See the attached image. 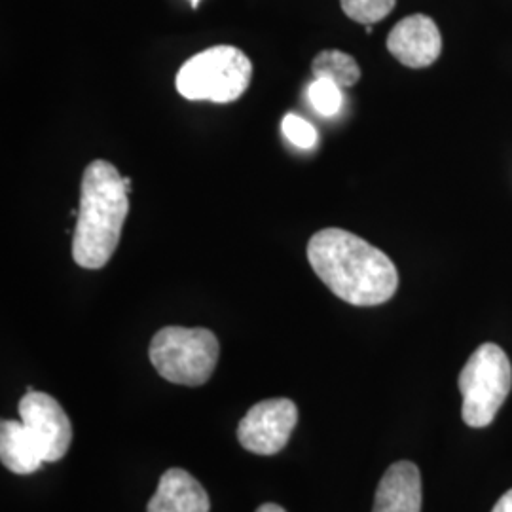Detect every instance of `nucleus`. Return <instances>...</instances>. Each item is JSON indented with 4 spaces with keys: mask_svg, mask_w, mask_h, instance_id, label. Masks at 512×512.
<instances>
[{
    "mask_svg": "<svg viewBox=\"0 0 512 512\" xmlns=\"http://www.w3.org/2000/svg\"><path fill=\"white\" fill-rule=\"evenodd\" d=\"M281 129L285 133V137L300 148H311L317 143V131L311 126L310 122H306L304 118L296 116V114H287L281 122Z\"/></svg>",
    "mask_w": 512,
    "mask_h": 512,
    "instance_id": "2eb2a0df",
    "label": "nucleus"
},
{
    "mask_svg": "<svg viewBox=\"0 0 512 512\" xmlns=\"http://www.w3.org/2000/svg\"><path fill=\"white\" fill-rule=\"evenodd\" d=\"M296 421L298 408L291 399L260 401L239 421V444L258 456H274L287 446Z\"/></svg>",
    "mask_w": 512,
    "mask_h": 512,
    "instance_id": "423d86ee",
    "label": "nucleus"
},
{
    "mask_svg": "<svg viewBox=\"0 0 512 512\" xmlns=\"http://www.w3.org/2000/svg\"><path fill=\"white\" fill-rule=\"evenodd\" d=\"M220 344L209 329L164 327L150 342L148 357L158 374L171 384H207L219 363Z\"/></svg>",
    "mask_w": 512,
    "mask_h": 512,
    "instance_id": "20e7f679",
    "label": "nucleus"
},
{
    "mask_svg": "<svg viewBox=\"0 0 512 512\" xmlns=\"http://www.w3.org/2000/svg\"><path fill=\"white\" fill-rule=\"evenodd\" d=\"M19 418L37 440L44 461L54 463L65 458L73 442V425L52 395L27 387L19 401Z\"/></svg>",
    "mask_w": 512,
    "mask_h": 512,
    "instance_id": "0eeeda50",
    "label": "nucleus"
},
{
    "mask_svg": "<svg viewBox=\"0 0 512 512\" xmlns=\"http://www.w3.org/2000/svg\"><path fill=\"white\" fill-rule=\"evenodd\" d=\"M387 50L410 69H425L439 59L442 50L437 23L423 14L401 19L387 37Z\"/></svg>",
    "mask_w": 512,
    "mask_h": 512,
    "instance_id": "6e6552de",
    "label": "nucleus"
},
{
    "mask_svg": "<svg viewBox=\"0 0 512 512\" xmlns=\"http://www.w3.org/2000/svg\"><path fill=\"white\" fill-rule=\"evenodd\" d=\"M308 260L330 293L353 306H380L397 293L399 274L393 260L346 230L325 228L313 234Z\"/></svg>",
    "mask_w": 512,
    "mask_h": 512,
    "instance_id": "f257e3e1",
    "label": "nucleus"
},
{
    "mask_svg": "<svg viewBox=\"0 0 512 512\" xmlns=\"http://www.w3.org/2000/svg\"><path fill=\"white\" fill-rule=\"evenodd\" d=\"M340 2L348 18L363 25H372L387 18L393 12L397 0H340Z\"/></svg>",
    "mask_w": 512,
    "mask_h": 512,
    "instance_id": "4468645a",
    "label": "nucleus"
},
{
    "mask_svg": "<svg viewBox=\"0 0 512 512\" xmlns=\"http://www.w3.org/2000/svg\"><path fill=\"white\" fill-rule=\"evenodd\" d=\"M365 31L370 35V33H372V25H365Z\"/></svg>",
    "mask_w": 512,
    "mask_h": 512,
    "instance_id": "a211bd4d",
    "label": "nucleus"
},
{
    "mask_svg": "<svg viewBox=\"0 0 512 512\" xmlns=\"http://www.w3.org/2000/svg\"><path fill=\"white\" fill-rule=\"evenodd\" d=\"M256 512H287L283 507H279V505H275V503H264V505H260Z\"/></svg>",
    "mask_w": 512,
    "mask_h": 512,
    "instance_id": "f3484780",
    "label": "nucleus"
},
{
    "mask_svg": "<svg viewBox=\"0 0 512 512\" xmlns=\"http://www.w3.org/2000/svg\"><path fill=\"white\" fill-rule=\"evenodd\" d=\"M0 459L2 465L16 475H33L46 463L29 429L23 421L14 420L0 423Z\"/></svg>",
    "mask_w": 512,
    "mask_h": 512,
    "instance_id": "9b49d317",
    "label": "nucleus"
},
{
    "mask_svg": "<svg viewBox=\"0 0 512 512\" xmlns=\"http://www.w3.org/2000/svg\"><path fill=\"white\" fill-rule=\"evenodd\" d=\"M308 95H310L311 107L321 116H334L344 105L342 88L329 78H313Z\"/></svg>",
    "mask_w": 512,
    "mask_h": 512,
    "instance_id": "ddd939ff",
    "label": "nucleus"
},
{
    "mask_svg": "<svg viewBox=\"0 0 512 512\" xmlns=\"http://www.w3.org/2000/svg\"><path fill=\"white\" fill-rule=\"evenodd\" d=\"M492 512H512V490L503 495L497 503H495Z\"/></svg>",
    "mask_w": 512,
    "mask_h": 512,
    "instance_id": "dca6fc26",
    "label": "nucleus"
},
{
    "mask_svg": "<svg viewBox=\"0 0 512 512\" xmlns=\"http://www.w3.org/2000/svg\"><path fill=\"white\" fill-rule=\"evenodd\" d=\"M209 495L188 471L167 469L148 501L147 512H209Z\"/></svg>",
    "mask_w": 512,
    "mask_h": 512,
    "instance_id": "1a4fd4ad",
    "label": "nucleus"
},
{
    "mask_svg": "<svg viewBox=\"0 0 512 512\" xmlns=\"http://www.w3.org/2000/svg\"><path fill=\"white\" fill-rule=\"evenodd\" d=\"M313 78H329L340 88H351L361 80L359 63L340 50H325L311 61Z\"/></svg>",
    "mask_w": 512,
    "mask_h": 512,
    "instance_id": "f8f14e48",
    "label": "nucleus"
},
{
    "mask_svg": "<svg viewBox=\"0 0 512 512\" xmlns=\"http://www.w3.org/2000/svg\"><path fill=\"white\" fill-rule=\"evenodd\" d=\"M253 80V63L236 46H213L190 57L177 73V92L188 101L234 103Z\"/></svg>",
    "mask_w": 512,
    "mask_h": 512,
    "instance_id": "7ed1b4c3",
    "label": "nucleus"
},
{
    "mask_svg": "<svg viewBox=\"0 0 512 512\" xmlns=\"http://www.w3.org/2000/svg\"><path fill=\"white\" fill-rule=\"evenodd\" d=\"M190 2H192V6H194V8H198V4H200V0H190Z\"/></svg>",
    "mask_w": 512,
    "mask_h": 512,
    "instance_id": "6ab92c4d",
    "label": "nucleus"
},
{
    "mask_svg": "<svg viewBox=\"0 0 512 512\" xmlns=\"http://www.w3.org/2000/svg\"><path fill=\"white\" fill-rule=\"evenodd\" d=\"M372 512H421L420 469L412 461H397L385 471Z\"/></svg>",
    "mask_w": 512,
    "mask_h": 512,
    "instance_id": "9d476101",
    "label": "nucleus"
},
{
    "mask_svg": "<svg viewBox=\"0 0 512 512\" xmlns=\"http://www.w3.org/2000/svg\"><path fill=\"white\" fill-rule=\"evenodd\" d=\"M511 389L512 366L507 353L495 344H482L459 374L461 418L469 427H488Z\"/></svg>",
    "mask_w": 512,
    "mask_h": 512,
    "instance_id": "39448f33",
    "label": "nucleus"
},
{
    "mask_svg": "<svg viewBox=\"0 0 512 512\" xmlns=\"http://www.w3.org/2000/svg\"><path fill=\"white\" fill-rule=\"evenodd\" d=\"M129 188L131 179L107 160L86 167L73 236V258L80 268L101 270L116 253L128 219Z\"/></svg>",
    "mask_w": 512,
    "mask_h": 512,
    "instance_id": "f03ea898",
    "label": "nucleus"
}]
</instances>
